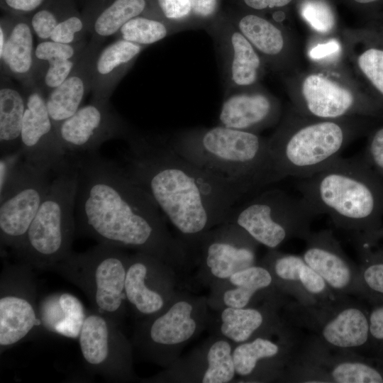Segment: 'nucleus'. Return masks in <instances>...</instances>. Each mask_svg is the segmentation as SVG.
Returning <instances> with one entry per match:
<instances>
[{"label":"nucleus","instance_id":"nucleus-25","mask_svg":"<svg viewBox=\"0 0 383 383\" xmlns=\"http://www.w3.org/2000/svg\"><path fill=\"white\" fill-rule=\"evenodd\" d=\"M1 21L6 28V40L0 52L1 74L16 79L22 87L35 83V35L29 21L19 18Z\"/></svg>","mask_w":383,"mask_h":383},{"label":"nucleus","instance_id":"nucleus-38","mask_svg":"<svg viewBox=\"0 0 383 383\" xmlns=\"http://www.w3.org/2000/svg\"><path fill=\"white\" fill-rule=\"evenodd\" d=\"M87 43L85 40L75 44L50 40L39 41L35 48V82H38L48 65L77 56L84 50Z\"/></svg>","mask_w":383,"mask_h":383},{"label":"nucleus","instance_id":"nucleus-52","mask_svg":"<svg viewBox=\"0 0 383 383\" xmlns=\"http://www.w3.org/2000/svg\"><path fill=\"white\" fill-rule=\"evenodd\" d=\"M376 33L383 40V28H367Z\"/></svg>","mask_w":383,"mask_h":383},{"label":"nucleus","instance_id":"nucleus-13","mask_svg":"<svg viewBox=\"0 0 383 383\" xmlns=\"http://www.w3.org/2000/svg\"><path fill=\"white\" fill-rule=\"evenodd\" d=\"M50 172L23 161L6 189L0 192V240L1 245L16 252L51 184Z\"/></svg>","mask_w":383,"mask_h":383},{"label":"nucleus","instance_id":"nucleus-33","mask_svg":"<svg viewBox=\"0 0 383 383\" xmlns=\"http://www.w3.org/2000/svg\"><path fill=\"white\" fill-rule=\"evenodd\" d=\"M305 55L310 67L336 68L347 65L341 31L328 36L310 34L306 43Z\"/></svg>","mask_w":383,"mask_h":383},{"label":"nucleus","instance_id":"nucleus-45","mask_svg":"<svg viewBox=\"0 0 383 383\" xmlns=\"http://www.w3.org/2000/svg\"><path fill=\"white\" fill-rule=\"evenodd\" d=\"M23 161V153L19 149L1 156L0 192H3L18 173Z\"/></svg>","mask_w":383,"mask_h":383},{"label":"nucleus","instance_id":"nucleus-44","mask_svg":"<svg viewBox=\"0 0 383 383\" xmlns=\"http://www.w3.org/2000/svg\"><path fill=\"white\" fill-rule=\"evenodd\" d=\"M65 17V16H64ZM64 17L49 9H40L33 14L29 20L34 35L39 41L48 40Z\"/></svg>","mask_w":383,"mask_h":383},{"label":"nucleus","instance_id":"nucleus-26","mask_svg":"<svg viewBox=\"0 0 383 383\" xmlns=\"http://www.w3.org/2000/svg\"><path fill=\"white\" fill-rule=\"evenodd\" d=\"M40 329L67 338H78L87 313L81 301L67 292L45 296L38 302Z\"/></svg>","mask_w":383,"mask_h":383},{"label":"nucleus","instance_id":"nucleus-42","mask_svg":"<svg viewBox=\"0 0 383 383\" xmlns=\"http://www.w3.org/2000/svg\"><path fill=\"white\" fill-rule=\"evenodd\" d=\"M364 152V159L383 179V126L373 128L367 134Z\"/></svg>","mask_w":383,"mask_h":383},{"label":"nucleus","instance_id":"nucleus-31","mask_svg":"<svg viewBox=\"0 0 383 383\" xmlns=\"http://www.w3.org/2000/svg\"><path fill=\"white\" fill-rule=\"evenodd\" d=\"M275 275L286 282H299L310 294L325 292L327 284L304 260L302 256L283 254L272 250L268 257Z\"/></svg>","mask_w":383,"mask_h":383},{"label":"nucleus","instance_id":"nucleus-48","mask_svg":"<svg viewBox=\"0 0 383 383\" xmlns=\"http://www.w3.org/2000/svg\"><path fill=\"white\" fill-rule=\"evenodd\" d=\"M45 0H3L5 6L18 13H29L36 11Z\"/></svg>","mask_w":383,"mask_h":383},{"label":"nucleus","instance_id":"nucleus-41","mask_svg":"<svg viewBox=\"0 0 383 383\" xmlns=\"http://www.w3.org/2000/svg\"><path fill=\"white\" fill-rule=\"evenodd\" d=\"M83 52L73 58L48 65L36 83L45 96L67 78L80 60Z\"/></svg>","mask_w":383,"mask_h":383},{"label":"nucleus","instance_id":"nucleus-29","mask_svg":"<svg viewBox=\"0 0 383 383\" xmlns=\"http://www.w3.org/2000/svg\"><path fill=\"white\" fill-rule=\"evenodd\" d=\"M146 0H113L101 9L93 18L86 20L91 38L104 42L115 35L131 19L143 13Z\"/></svg>","mask_w":383,"mask_h":383},{"label":"nucleus","instance_id":"nucleus-8","mask_svg":"<svg viewBox=\"0 0 383 383\" xmlns=\"http://www.w3.org/2000/svg\"><path fill=\"white\" fill-rule=\"evenodd\" d=\"M129 256L121 248L98 243L83 252H72L51 271L82 291L94 311L119 324L126 312Z\"/></svg>","mask_w":383,"mask_h":383},{"label":"nucleus","instance_id":"nucleus-35","mask_svg":"<svg viewBox=\"0 0 383 383\" xmlns=\"http://www.w3.org/2000/svg\"><path fill=\"white\" fill-rule=\"evenodd\" d=\"M279 352L280 348L277 343L263 337L240 343L233 350L236 374L240 377L250 376L260 362L275 357Z\"/></svg>","mask_w":383,"mask_h":383},{"label":"nucleus","instance_id":"nucleus-23","mask_svg":"<svg viewBox=\"0 0 383 383\" xmlns=\"http://www.w3.org/2000/svg\"><path fill=\"white\" fill-rule=\"evenodd\" d=\"M145 46L116 39L97 53L92 67V99L109 101Z\"/></svg>","mask_w":383,"mask_h":383},{"label":"nucleus","instance_id":"nucleus-49","mask_svg":"<svg viewBox=\"0 0 383 383\" xmlns=\"http://www.w3.org/2000/svg\"><path fill=\"white\" fill-rule=\"evenodd\" d=\"M370 334L377 340H383V306L374 309L369 318Z\"/></svg>","mask_w":383,"mask_h":383},{"label":"nucleus","instance_id":"nucleus-20","mask_svg":"<svg viewBox=\"0 0 383 383\" xmlns=\"http://www.w3.org/2000/svg\"><path fill=\"white\" fill-rule=\"evenodd\" d=\"M265 61L281 76L299 69L300 52L292 30L261 16L248 13L233 22Z\"/></svg>","mask_w":383,"mask_h":383},{"label":"nucleus","instance_id":"nucleus-36","mask_svg":"<svg viewBox=\"0 0 383 383\" xmlns=\"http://www.w3.org/2000/svg\"><path fill=\"white\" fill-rule=\"evenodd\" d=\"M176 31V28L160 20L138 16L125 23L114 36L146 47Z\"/></svg>","mask_w":383,"mask_h":383},{"label":"nucleus","instance_id":"nucleus-19","mask_svg":"<svg viewBox=\"0 0 383 383\" xmlns=\"http://www.w3.org/2000/svg\"><path fill=\"white\" fill-rule=\"evenodd\" d=\"M283 113L279 99L260 84L224 94L218 125L260 134L277 126Z\"/></svg>","mask_w":383,"mask_h":383},{"label":"nucleus","instance_id":"nucleus-12","mask_svg":"<svg viewBox=\"0 0 383 383\" xmlns=\"http://www.w3.org/2000/svg\"><path fill=\"white\" fill-rule=\"evenodd\" d=\"M111 318L88 312L78 337L87 370L111 382L133 378L131 345Z\"/></svg>","mask_w":383,"mask_h":383},{"label":"nucleus","instance_id":"nucleus-6","mask_svg":"<svg viewBox=\"0 0 383 383\" xmlns=\"http://www.w3.org/2000/svg\"><path fill=\"white\" fill-rule=\"evenodd\" d=\"M282 77L291 106L304 116L321 119L383 117L382 108L358 83L348 65L310 67Z\"/></svg>","mask_w":383,"mask_h":383},{"label":"nucleus","instance_id":"nucleus-27","mask_svg":"<svg viewBox=\"0 0 383 383\" xmlns=\"http://www.w3.org/2000/svg\"><path fill=\"white\" fill-rule=\"evenodd\" d=\"M12 79L1 74L0 151L1 156L20 148L23 121L26 106L25 92Z\"/></svg>","mask_w":383,"mask_h":383},{"label":"nucleus","instance_id":"nucleus-4","mask_svg":"<svg viewBox=\"0 0 383 383\" xmlns=\"http://www.w3.org/2000/svg\"><path fill=\"white\" fill-rule=\"evenodd\" d=\"M297 188L316 215L328 216L338 226L377 237L383 217V179L362 154L341 156L306 178Z\"/></svg>","mask_w":383,"mask_h":383},{"label":"nucleus","instance_id":"nucleus-16","mask_svg":"<svg viewBox=\"0 0 383 383\" xmlns=\"http://www.w3.org/2000/svg\"><path fill=\"white\" fill-rule=\"evenodd\" d=\"M170 265L149 253L129 256L125 281L127 304L139 319L163 311L176 294Z\"/></svg>","mask_w":383,"mask_h":383},{"label":"nucleus","instance_id":"nucleus-50","mask_svg":"<svg viewBox=\"0 0 383 383\" xmlns=\"http://www.w3.org/2000/svg\"><path fill=\"white\" fill-rule=\"evenodd\" d=\"M293 0H243L245 4L254 10L281 8L289 5Z\"/></svg>","mask_w":383,"mask_h":383},{"label":"nucleus","instance_id":"nucleus-2","mask_svg":"<svg viewBox=\"0 0 383 383\" xmlns=\"http://www.w3.org/2000/svg\"><path fill=\"white\" fill-rule=\"evenodd\" d=\"M124 169L184 238L196 243L245 194L182 157L161 135L133 133Z\"/></svg>","mask_w":383,"mask_h":383},{"label":"nucleus","instance_id":"nucleus-30","mask_svg":"<svg viewBox=\"0 0 383 383\" xmlns=\"http://www.w3.org/2000/svg\"><path fill=\"white\" fill-rule=\"evenodd\" d=\"M227 281L231 286L223 291L221 299L226 306L246 307L255 294L270 287L273 277L270 270L253 265L232 274Z\"/></svg>","mask_w":383,"mask_h":383},{"label":"nucleus","instance_id":"nucleus-7","mask_svg":"<svg viewBox=\"0 0 383 383\" xmlns=\"http://www.w3.org/2000/svg\"><path fill=\"white\" fill-rule=\"evenodd\" d=\"M77 172L73 159L56 174L25 238L14 252L33 269L51 270L68 256L76 234L74 215Z\"/></svg>","mask_w":383,"mask_h":383},{"label":"nucleus","instance_id":"nucleus-28","mask_svg":"<svg viewBox=\"0 0 383 383\" xmlns=\"http://www.w3.org/2000/svg\"><path fill=\"white\" fill-rule=\"evenodd\" d=\"M370 334L369 320L357 307H347L322 326L321 335L331 346L348 349L363 345Z\"/></svg>","mask_w":383,"mask_h":383},{"label":"nucleus","instance_id":"nucleus-34","mask_svg":"<svg viewBox=\"0 0 383 383\" xmlns=\"http://www.w3.org/2000/svg\"><path fill=\"white\" fill-rule=\"evenodd\" d=\"M206 362V367L200 378L202 383H227L236 374L231 343L222 336L207 348Z\"/></svg>","mask_w":383,"mask_h":383},{"label":"nucleus","instance_id":"nucleus-46","mask_svg":"<svg viewBox=\"0 0 383 383\" xmlns=\"http://www.w3.org/2000/svg\"><path fill=\"white\" fill-rule=\"evenodd\" d=\"M377 260H373L363 272V280L367 286L372 290L383 294V260H381L378 253L375 254Z\"/></svg>","mask_w":383,"mask_h":383},{"label":"nucleus","instance_id":"nucleus-43","mask_svg":"<svg viewBox=\"0 0 383 383\" xmlns=\"http://www.w3.org/2000/svg\"><path fill=\"white\" fill-rule=\"evenodd\" d=\"M157 4L163 16L162 21L174 28L192 15L189 0H157Z\"/></svg>","mask_w":383,"mask_h":383},{"label":"nucleus","instance_id":"nucleus-21","mask_svg":"<svg viewBox=\"0 0 383 383\" xmlns=\"http://www.w3.org/2000/svg\"><path fill=\"white\" fill-rule=\"evenodd\" d=\"M351 73L383 110V40L367 28L341 30Z\"/></svg>","mask_w":383,"mask_h":383},{"label":"nucleus","instance_id":"nucleus-51","mask_svg":"<svg viewBox=\"0 0 383 383\" xmlns=\"http://www.w3.org/2000/svg\"><path fill=\"white\" fill-rule=\"evenodd\" d=\"M353 1H354L355 3H357L358 4H362V5H365V4H372V3H374V2H377L379 0H352Z\"/></svg>","mask_w":383,"mask_h":383},{"label":"nucleus","instance_id":"nucleus-9","mask_svg":"<svg viewBox=\"0 0 383 383\" xmlns=\"http://www.w3.org/2000/svg\"><path fill=\"white\" fill-rule=\"evenodd\" d=\"M205 298L175 294L162 312L139 319L133 345L146 359L163 367L173 365L182 349L208 322Z\"/></svg>","mask_w":383,"mask_h":383},{"label":"nucleus","instance_id":"nucleus-17","mask_svg":"<svg viewBox=\"0 0 383 383\" xmlns=\"http://www.w3.org/2000/svg\"><path fill=\"white\" fill-rule=\"evenodd\" d=\"M207 31L214 42L224 94L261 84L267 67L233 22L213 23Z\"/></svg>","mask_w":383,"mask_h":383},{"label":"nucleus","instance_id":"nucleus-24","mask_svg":"<svg viewBox=\"0 0 383 383\" xmlns=\"http://www.w3.org/2000/svg\"><path fill=\"white\" fill-rule=\"evenodd\" d=\"M303 253L305 262L326 284L336 290L347 289L352 282V267L330 231L310 233Z\"/></svg>","mask_w":383,"mask_h":383},{"label":"nucleus","instance_id":"nucleus-15","mask_svg":"<svg viewBox=\"0 0 383 383\" xmlns=\"http://www.w3.org/2000/svg\"><path fill=\"white\" fill-rule=\"evenodd\" d=\"M61 145L69 158L95 152L105 142L132 133L128 123L109 101L92 99L82 106L57 128Z\"/></svg>","mask_w":383,"mask_h":383},{"label":"nucleus","instance_id":"nucleus-37","mask_svg":"<svg viewBox=\"0 0 383 383\" xmlns=\"http://www.w3.org/2000/svg\"><path fill=\"white\" fill-rule=\"evenodd\" d=\"M297 9L310 34L328 36L340 33L334 10L326 0H301Z\"/></svg>","mask_w":383,"mask_h":383},{"label":"nucleus","instance_id":"nucleus-10","mask_svg":"<svg viewBox=\"0 0 383 383\" xmlns=\"http://www.w3.org/2000/svg\"><path fill=\"white\" fill-rule=\"evenodd\" d=\"M315 216L301 197L273 188L234 208L226 222L240 226L258 244L274 250L292 237L306 238Z\"/></svg>","mask_w":383,"mask_h":383},{"label":"nucleus","instance_id":"nucleus-14","mask_svg":"<svg viewBox=\"0 0 383 383\" xmlns=\"http://www.w3.org/2000/svg\"><path fill=\"white\" fill-rule=\"evenodd\" d=\"M22 88L26 98L19 148L23 160L35 167L57 174L70 165L71 159L61 145L42 89L36 83Z\"/></svg>","mask_w":383,"mask_h":383},{"label":"nucleus","instance_id":"nucleus-5","mask_svg":"<svg viewBox=\"0 0 383 383\" xmlns=\"http://www.w3.org/2000/svg\"><path fill=\"white\" fill-rule=\"evenodd\" d=\"M375 119L316 118L297 112L290 105L268 138L270 148L284 178H306L340 157L353 141L367 135Z\"/></svg>","mask_w":383,"mask_h":383},{"label":"nucleus","instance_id":"nucleus-18","mask_svg":"<svg viewBox=\"0 0 383 383\" xmlns=\"http://www.w3.org/2000/svg\"><path fill=\"white\" fill-rule=\"evenodd\" d=\"M201 262L212 277L224 281L255 265L258 244L240 226L225 222L204 233L198 242Z\"/></svg>","mask_w":383,"mask_h":383},{"label":"nucleus","instance_id":"nucleus-11","mask_svg":"<svg viewBox=\"0 0 383 383\" xmlns=\"http://www.w3.org/2000/svg\"><path fill=\"white\" fill-rule=\"evenodd\" d=\"M32 270L19 261L4 263L0 277L1 353L41 331Z\"/></svg>","mask_w":383,"mask_h":383},{"label":"nucleus","instance_id":"nucleus-47","mask_svg":"<svg viewBox=\"0 0 383 383\" xmlns=\"http://www.w3.org/2000/svg\"><path fill=\"white\" fill-rule=\"evenodd\" d=\"M192 15L202 20H207L214 16L218 1L217 0H189Z\"/></svg>","mask_w":383,"mask_h":383},{"label":"nucleus","instance_id":"nucleus-1","mask_svg":"<svg viewBox=\"0 0 383 383\" xmlns=\"http://www.w3.org/2000/svg\"><path fill=\"white\" fill-rule=\"evenodd\" d=\"M76 233L98 243L132 248L170 265L185 259L152 197L124 168L97 152L76 155Z\"/></svg>","mask_w":383,"mask_h":383},{"label":"nucleus","instance_id":"nucleus-32","mask_svg":"<svg viewBox=\"0 0 383 383\" xmlns=\"http://www.w3.org/2000/svg\"><path fill=\"white\" fill-rule=\"evenodd\" d=\"M265 318L262 311L255 308L226 306L220 313L219 332L230 341L244 343L262 326Z\"/></svg>","mask_w":383,"mask_h":383},{"label":"nucleus","instance_id":"nucleus-40","mask_svg":"<svg viewBox=\"0 0 383 383\" xmlns=\"http://www.w3.org/2000/svg\"><path fill=\"white\" fill-rule=\"evenodd\" d=\"M88 33V26L85 18L75 14L65 16L54 30L50 40L75 44L84 39Z\"/></svg>","mask_w":383,"mask_h":383},{"label":"nucleus","instance_id":"nucleus-22","mask_svg":"<svg viewBox=\"0 0 383 383\" xmlns=\"http://www.w3.org/2000/svg\"><path fill=\"white\" fill-rule=\"evenodd\" d=\"M101 45L102 42L91 38L71 74L45 96L47 108L56 128L82 106L91 91L93 64Z\"/></svg>","mask_w":383,"mask_h":383},{"label":"nucleus","instance_id":"nucleus-39","mask_svg":"<svg viewBox=\"0 0 383 383\" xmlns=\"http://www.w3.org/2000/svg\"><path fill=\"white\" fill-rule=\"evenodd\" d=\"M330 376L338 383H382L383 377L375 368L360 362L344 361L334 365Z\"/></svg>","mask_w":383,"mask_h":383},{"label":"nucleus","instance_id":"nucleus-3","mask_svg":"<svg viewBox=\"0 0 383 383\" xmlns=\"http://www.w3.org/2000/svg\"><path fill=\"white\" fill-rule=\"evenodd\" d=\"M168 140L182 157L245 194L284 179L268 138L259 133L218 125L186 129Z\"/></svg>","mask_w":383,"mask_h":383},{"label":"nucleus","instance_id":"nucleus-53","mask_svg":"<svg viewBox=\"0 0 383 383\" xmlns=\"http://www.w3.org/2000/svg\"><path fill=\"white\" fill-rule=\"evenodd\" d=\"M381 235H383V228H380L378 233H377V236H379Z\"/></svg>","mask_w":383,"mask_h":383}]
</instances>
